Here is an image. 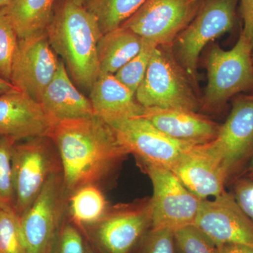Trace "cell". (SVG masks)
<instances>
[{"label":"cell","instance_id":"obj_1","mask_svg":"<svg viewBox=\"0 0 253 253\" xmlns=\"http://www.w3.org/2000/svg\"><path fill=\"white\" fill-rule=\"evenodd\" d=\"M49 136L59 151L69 196L83 186L102 189L129 154L111 126L97 116L55 123Z\"/></svg>","mask_w":253,"mask_h":253},{"label":"cell","instance_id":"obj_2","mask_svg":"<svg viewBox=\"0 0 253 253\" xmlns=\"http://www.w3.org/2000/svg\"><path fill=\"white\" fill-rule=\"evenodd\" d=\"M46 32L74 83L90 89L101 74L97 44L103 33L96 16L73 0H57Z\"/></svg>","mask_w":253,"mask_h":253},{"label":"cell","instance_id":"obj_3","mask_svg":"<svg viewBox=\"0 0 253 253\" xmlns=\"http://www.w3.org/2000/svg\"><path fill=\"white\" fill-rule=\"evenodd\" d=\"M191 80L173 53L172 46H158L135 93L144 108L179 109L196 112L199 101Z\"/></svg>","mask_w":253,"mask_h":253},{"label":"cell","instance_id":"obj_4","mask_svg":"<svg viewBox=\"0 0 253 253\" xmlns=\"http://www.w3.org/2000/svg\"><path fill=\"white\" fill-rule=\"evenodd\" d=\"M62 172L61 158L49 136L18 141L12 154L15 211L19 217L38 197L49 178Z\"/></svg>","mask_w":253,"mask_h":253},{"label":"cell","instance_id":"obj_5","mask_svg":"<svg viewBox=\"0 0 253 253\" xmlns=\"http://www.w3.org/2000/svg\"><path fill=\"white\" fill-rule=\"evenodd\" d=\"M253 51L243 32L232 49L224 50L218 45L211 48L206 60V107H219L234 95L253 89Z\"/></svg>","mask_w":253,"mask_h":253},{"label":"cell","instance_id":"obj_6","mask_svg":"<svg viewBox=\"0 0 253 253\" xmlns=\"http://www.w3.org/2000/svg\"><path fill=\"white\" fill-rule=\"evenodd\" d=\"M237 0H204L201 9L172 44L173 53L196 86L200 54L210 42L234 26Z\"/></svg>","mask_w":253,"mask_h":253},{"label":"cell","instance_id":"obj_7","mask_svg":"<svg viewBox=\"0 0 253 253\" xmlns=\"http://www.w3.org/2000/svg\"><path fill=\"white\" fill-rule=\"evenodd\" d=\"M68 199L62 172L51 176L38 197L20 217L28 253H49L55 238L68 217Z\"/></svg>","mask_w":253,"mask_h":253},{"label":"cell","instance_id":"obj_8","mask_svg":"<svg viewBox=\"0 0 253 253\" xmlns=\"http://www.w3.org/2000/svg\"><path fill=\"white\" fill-rule=\"evenodd\" d=\"M144 166L154 189L149 204L153 229L174 231L194 224L202 200L192 194L169 169Z\"/></svg>","mask_w":253,"mask_h":253},{"label":"cell","instance_id":"obj_9","mask_svg":"<svg viewBox=\"0 0 253 253\" xmlns=\"http://www.w3.org/2000/svg\"><path fill=\"white\" fill-rule=\"evenodd\" d=\"M123 147L143 163L172 170L184 153L195 144L177 140L142 117L106 121Z\"/></svg>","mask_w":253,"mask_h":253},{"label":"cell","instance_id":"obj_10","mask_svg":"<svg viewBox=\"0 0 253 253\" xmlns=\"http://www.w3.org/2000/svg\"><path fill=\"white\" fill-rule=\"evenodd\" d=\"M204 0H146L121 25L156 46H172L201 9Z\"/></svg>","mask_w":253,"mask_h":253},{"label":"cell","instance_id":"obj_11","mask_svg":"<svg viewBox=\"0 0 253 253\" xmlns=\"http://www.w3.org/2000/svg\"><path fill=\"white\" fill-rule=\"evenodd\" d=\"M46 30L18 39L11 83L40 103L59 64Z\"/></svg>","mask_w":253,"mask_h":253},{"label":"cell","instance_id":"obj_12","mask_svg":"<svg viewBox=\"0 0 253 253\" xmlns=\"http://www.w3.org/2000/svg\"><path fill=\"white\" fill-rule=\"evenodd\" d=\"M194 225L217 246L234 244L253 249V221L226 191L213 200L201 201Z\"/></svg>","mask_w":253,"mask_h":253},{"label":"cell","instance_id":"obj_13","mask_svg":"<svg viewBox=\"0 0 253 253\" xmlns=\"http://www.w3.org/2000/svg\"><path fill=\"white\" fill-rule=\"evenodd\" d=\"M151 224L149 206H127L108 211L94 225L83 229L102 253H130Z\"/></svg>","mask_w":253,"mask_h":253},{"label":"cell","instance_id":"obj_14","mask_svg":"<svg viewBox=\"0 0 253 253\" xmlns=\"http://www.w3.org/2000/svg\"><path fill=\"white\" fill-rule=\"evenodd\" d=\"M203 145L229 176L253 147V94L238 97L217 136Z\"/></svg>","mask_w":253,"mask_h":253},{"label":"cell","instance_id":"obj_15","mask_svg":"<svg viewBox=\"0 0 253 253\" xmlns=\"http://www.w3.org/2000/svg\"><path fill=\"white\" fill-rule=\"evenodd\" d=\"M53 126L38 101L20 89L0 95V136L19 141L49 136Z\"/></svg>","mask_w":253,"mask_h":253},{"label":"cell","instance_id":"obj_16","mask_svg":"<svg viewBox=\"0 0 253 253\" xmlns=\"http://www.w3.org/2000/svg\"><path fill=\"white\" fill-rule=\"evenodd\" d=\"M171 171L200 199L217 197L225 191L227 176L203 144L195 145L188 150Z\"/></svg>","mask_w":253,"mask_h":253},{"label":"cell","instance_id":"obj_17","mask_svg":"<svg viewBox=\"0 0 253 253\" xmlns=\"http://www.w3.org/2000/svg\"><path fill=\"white\" fill-rule=\"evenodd\" d=\"M142 117L170 137L195 145L212 141L220 127L194 111L184 109L145 108Z\"/></svg>","mask_w":253,"mask_h":253},{"label":"cell","instance_id":"obj_18","mask_svg":"<svg viewBox=\"0 0 253 253\" xmlns=\"http://www.w3.org/2000/svg\"><path fill=\"white\" fill-rule=\"evenodd\" d=\"M40 104L53 123L95 116L89 98L78 90L66 65L59 61L57 71L42 96Z\"/></svg>","mask_w":253,"mask_h":253},{"label":"cell","instance_id":"obj_19","mask_svg":"<svg viewBox=\"0 0 253 253\" xmlns=\"http://www.w3.org/2000/svg\"><path fill=\"white\" fill-rule=\"evenodd\" d=\"M89 100L95 116L104 121L141 117L145 108L135 94L118 81L114 75L101 73L90 88Z\"/></svg>","mask_w":253,"mask_h":253},{"label":"cell","instance_id":"obj_20","mask_svg":"<svg viewBox=\"0 0 253 253\" xmlns=\"http://www.w3.org/2000/svg\"><path fill=\"white\" fill-rule=\"evenodd\" d=\"M142 38L122 26L103 34L97 44L101 73L114 75L140 51Z\"/></svg>","mask_w":253,"mask_h":253},{"label":"cell","instance_id":"obj_21","mask_svg":"<svg viewBox=\"0 0 253 253\" xmlns=\"http://www.w3.org/2000/svg\"><path fill=\"white\" fill-rule=\"evenodd\" d=\"M57 0H12L6 6L18 39L45 31Z\"/></svg>","mask_w":253,"mask_h":253},{"label":"cell","instance_id":"obj_22","mask_svg":"<svg viewBox=\"0 0 253 253\" xmlns=\"http://www.w3.org/2000/svg\"><path fill=\"white\" fill-rule=\"evenodd\" d=\"M107 200L97 186H83L68 199V217L81 231L96 224L109 211Z\"/></svg>","mask_w":253,"mask_h":253},{"label":"cell","instance_id":"obj_23","mask_svg":"<svg viewBox=\"0 0 253 253\" xmlns=\"http://www.w3.org/2000/svg\"><path fill=\"white\" fill-rule=\"evenodd\" d=\"M146 0H87L84 6L97 18L103 34L121 26Z\"/></svg>","mask_w":253,"mask_h":253},{"label":"cell","instance_id":"obj_24","mask_svg":"<svg viewBox=\"0 0 253 253\" xmlns=\"http://www.w3.org/2000/svg\"><path fill=\"white\" fill-rule=\"evenodd\" d=\"M16 142L9 136H0V208L14 211L12 154Z\"/></svg>","mask_w":253,"mask_h":253},{"label":"cell","instance_id":"obj_25","mask_svg":"<svg viewBox=\"0 0 253 253\" xmlns=\"http://www.w3.org/2000/svg\"><path fill=\"white\" fill-rule=\"evenodd\" d=\"M154 44L142 39L139 52L115 73V77L135 94L144 79L155 48Z\"/></svg>","mask_w":253,"mask_h":253},{"label":"cell","instance_id":"obj_26","mask_svg":"<svg viewBox=\"0 0 253 253\" xmlns=\"http://www.w3.org/2000/svg\"><path fill=\"white\" fill-rule=\"evenodd\" d=\"M0 253H28L19 216L13 210L0 208Z\"/></svg>","mask_w":253,"mask_h":253},{"label":"cell","instance_id":"obj_27","mask_svg":"<svg viewBox=\"0 0 253 253\" xmlns=\"http://www.w3.org/2000/svg\"><path fill=\"white\" fill-rule=\"evenodd\" d=\"M18 42L17 35L6 13V6L0 8V77L9 82Z\"/></svg>","mask_w":253,"mask_h":253},{"label":"cell","instance_id":"obj_28","mask_svg":"<svg viewBox=\"0 0 253 253\" xmlns=\"http://www.w3.org/2000/svg\"><path fill=\"white\" fill-rule=\"evenodd\" d=\"M174 237L181 253H219L216 244L194 224L176 229Z\"/></svg>","mask_w":253,"mask_h":253},{"label":"cell","instance_id":"obj_29","mask_svg":"<svg viewBox=\"0 0 253 253\" xmlns=\"http://www.w3.org/2000/svg\"><path fill=\"white\" fill-rule=\"evenodd\" d=\"M49 253H86V241L82 231L68 217L55 238Z\"/></svg>","mask_w":253,"mask_h":253},{"label":"cell","instance_id":"obj_30","mask_svg":"<svg viewBox=\"0 0 253 253\" xmlns=\"http://www.w3.org/2000/svg\"><path fill=\"white\" fill-rule=\"evenodd\" d=\"M174 231L153 229L145 237L139 253H174Z\"/></svg>","mask_w":253,"mask_h":253},{"label":"cell","instance_id":"obj_31","mask_svg":"<svg viewBox=\"0 0 253 253\" xmlns=\"http://www.w3.org/2000/svg\"><path fill=\"white\" fill-rule=\"evenodd\" d=\"M234 198L245 214L253 221V181L242 179L238 181Z\"/></svg>","mask_w":253,"mask_h":253},{"label":"cell","instance_id":"obj_32","mask_svg":"<svg viewBox=\"0 0 253 253\" xmlns=\"http://www.w3.org/2000/svg\"><path fill=\"white\" fill-rule=\"evenodd\" d=\"M241 11L244 21L242 32L253 48V0H241Z\"/></svg>","mask_w":253,"mask_h":253},{"label":"cell","instance_id":"obj_33","mask_svg":"<svg viewBox=\"0 0 253 253\" xmlns=\"http://www.w3.org/2000/svg\"><path fill=\"white\" fill-rule=\"evenodd\" d=\"M219 253H253V249L244 245L227 244L217 246Z\"/></svg>","mask_w":253,"mask_h":253},{"label":"cell","instance_id":"obj_34","mask_svg":"<svg viewBox=\"0 0 253 253\" xmlns=\"http://www.w3.org/2000/svg\"><path fill=\"white\" fill-rule=\"evenodd\" d=\"M18 89L11 82L4 80V78L0 77V95L4 94L9 91Z\"/></svg>","mask_w":253,"mask_h":253},{"label":"cell","instance_id":"obj_35","mask_svg":"<svg viewBox=\"0 0 253 253\" xmlns=\"http://www.w3.org/2000/svg\"><path fill=\"white\" fill-rule=\"evenodd\" d=\"M12 0H0V8L8 6Z\"/></svg>","mask_w":253,"mask_h":253},{"label":"cell","instance_id":"obj_36","mask_svg":"<svg viewBox=\"0 0 253 253\" xmlns=\"http://www.w3.org/2000/svg\"><path fill=\"white\" fill-rule=\"evenodd\" d=\"M86 253H95L94 250H93L92 248L91 247L90 245L89 244V243L86 242Z\"/></svg>","mask_w":253,"mask_h":253},{"label":"cell","instance_id":"obj_37","mask_svg":"<svg viewBox=\"0 0 253 253\" xmlns=\"http://www.w3.org/2000/svg\"><path fill=\"white\" fill-rule=\"evenodd\" d=\"M73 1H74V2H76V4L84 6L87 0H73Z\"/></svg>","mask_w":253,"mask_h":253},{"label":"cell","instance_id":"obj_38","mask_svg":"<svg viewBox=\"0 0 253 253\" xmlns=\"http://www.w3.org/2000/svg\"><path fill=\"white\" fill-rule=\"evenodd\" d=\"M249 170L251 171V172L253 173V156L252 159H251V163H250Z\"/></svg>","mask_w":253,"mask_h":253},{"label":"cell","instance_id":"obj_39","mask_svg":"<svg viewBox=\"0 0 253 253\" xmlns=\"http://www.w3.org/2000/svg\"></svg>","mask_w":253,"mask_h":253}]
</instances>
